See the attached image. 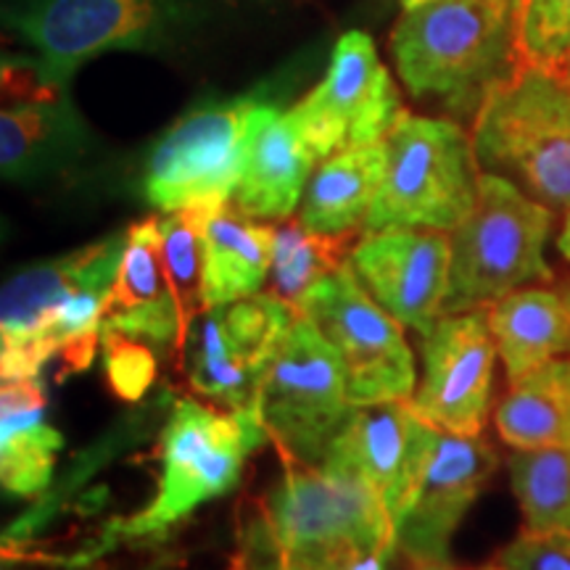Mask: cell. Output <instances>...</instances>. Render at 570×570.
Wrapping results in <instances>:
<instances>
[{"mask_svg": "<svg viewBox=\"0 0 570 570\" xmlns=\"http://www.w3.org/2000/svg\"><path fill=\"white\" fill-rule=\"evenodd\" d=\"M558 252L570 262V212H568L566 225H562V233H560V238H558Z\"/></svg>", "mask_w": 570, "mask_h": 570, "instance_id": "obj_35", "label": "cell"}, {"mask_svg": "<svg viewBox=\"0 0 570 570\" xmlns=\"http://www.w3.org/2000/svg\"><path fill=\"white\" fill-rule=\"evenodd\" d=\"M552 233V209L515 183L481 175L479 202L452 230V275L441 315L489 309L529 283H550L544 246Z\"/></svg>", "mask_w": 570, "mask_h": 570, "instance_id": "obj_4", "label": "cell"}, {"mask_svg": "<svg viewBox=\"0 0 570 570\" xmlns=\"http://www.w3.org/2000/svg\"><path fill=\"white\" fill-rule=\"evenodd\" d=\"M394 552L396 544H331L317 550L277 552V560L283 570H389Z\"/></svg>", "mask_w": 570, "mask_h": 570, "instance_id": "obj_31", "label": "cell"}, {"mask_svg": "<svg viewBox=\"0 0 570 570\" xmlns=\"http://www.w3.org/2000/svg\"><path fill=\"white\" fill-rule=\"evenodd\" d=\"M11 27L35 51L42 88H59L92 56L159 38L167 9L161 0H38Z\"/></svg>", "mask_w": 570, "mask_h": 570, "instance_id": "obj_13", "label": "cell"}, {"mask_svg": "<svg viewBox=\"0 0 570 570\" xmlns=\"http://www.w3.org/2000/svg\"><path fill=\"white\" fill-rule=\"evenodd\" d=\"M320 156L306 138L298 114L277 111L262 119L248 151L233 206L254 219H288L306 194Z\"/></svg>", "mask_w": 570, "mask_h": 570, "instance_id": "obj_18", "label": "cell"}, {"mask_svg": "<svg viewBox=\"0 0 570 570\" xmlns=\"http://www.w3.org/2000/svg\"><path fill=\"white\" fill-rule=\"evenodd\" d=\"M508 465L523 531L570 533V449H515Z\"/></svg>", "mask_w": 570, "mask_h": 570, "instance_id": "obj_26", "label": "cell"}, {"mask_svg": "<svg viewBox=\"0 0 570 570\" xmlns=\"http://www.w3.org/2000/svg\"><path fill=\"white\" fill-rule=\"evenodd\" d=\"M227 570H283V568H281V560H277L275 547L269 544L267 533L259 531V541L252 547H246V550L230 562V568Z\"/></svg>", "mask_w": 570, "mask_h": 570, "instance_id": "obj_33", "label": "cell"}, {"mask_svg": "<svg viewBox=\"0 0 570 570\" xmlns=\"http://www.w3.org/2000/svg\"><path fill=\"white\" fill-rule=\"evenodd\" d=\"M269 109L273 104L246 96L185 114L148 159V202L161 212L230 204Z\"/></svg>", "mask_w": 570, "mask_h": 570, "instance_id": "obj_8", "label": "cell"}, {"mask_svg": "<svg viewBox=\"0 0 570 570\" xmlns=\"http://www.w3.org/2000/svg\"><path fill=\"white\" fill-rule=\"evenodd\" d=\"M399 552V550H396ZM404 560V570H502L497 566H487V568H460V566H452L449 560H433V558H415V554H407V552H399Z\"/></svg>", "mask_w": 570, "mask_h": 570, "instance_id": "obj_34", "label": "cell"}, {"mask_svg": "<svg viewBox=\"0 0 570 570\" xmlns=\"http://www.w3.org/2000/svg\"><path fill=\"white\" fill-rule=\"evenodd\" d=\"M568 298H570V294H568Z\"/></svg>", "mask_w": 570, "mask_h": 570, "instance_id": "obj_38", "label": "cell"}, {"mask_svg": "<svg viewBox=\"0 0 570 570\" xmlns=\"http://www.w3.org/2000/svg\"><path fill=\"white\" fill-rule=\"evenodd\" d=\"M523 0H423L404 6L391 53L415 98H436L446 109L479 111L491 88L523 63Z\"/></svg>", "mask_w": 570, "mask_h": 570, "instance_id": "obj_2", "label": "cell"}, {"mask_svg": "<svg viewBox=\"0 0 570 570\" xmlns=\"http://www.w3.org/2000/svg\"><path fill=\"white\" fill-rule=\"evenodd\" d=\"M497 562L502 570H570V533L523 531Z\"/></svg>", "mask_w": 570, "mask_h": 570, "instance_id": "obj_32", "label": "cell"}, {"mask_svg": "<svg viewBox=\"0 0 570 570\" xmlns=\"http://www.w3.org/2000/svg\"><path fill=\"white\" fill-rule=\"evenodd\" d=\"M497 341L489 312L441 315L423 336L425 375L412 407L431 425L458 436H481L491 407Z\"/></svg>", "mask_w": 570, "mask_h": 570, "instance_id": "obj_14", "label": "cell"}, {"mask_svg": "<svg viewBox=\"0 0 570 570\" xmlns=\"http://www.w3.org/2000/svg\"><path fill=\"white\" fill-rule=\"evenodd\" d=\"M386 177L365 230L431 227L452 233L479 202L481 167L473 138L452 119L404 117L389 132Z\"/></svg>", "mask_w": 570, "mask_h": 570, "instance_id": "obj_5", "label": "cell"}, {"mask_svg": "<svg viewBox=\"0 0 570 570\" xmlns=\"http://www.w3.org/2000/svg\"><path fill=\"white\" fill-rule=\"evenodd\" d=\"M267 431L256 412H217L194 399L175 404L161 436V481L154 502L122 523L127 537H151L223 497L240 479Z\"/></svg>", "mask_w": 570, "mask_h": 570, "instance_id": "obj_6", "label": "cell"}, {"mask_svg": "<svg viewBox=\"0 0 570 570\" xmlns=\"http://www.w3.org/2000/svg\"><path fill=\"white\" fill-rule=\"evenodd\" d=\"M386 177V142L338 151L320 164L302 198L304 227L323 235L365 230L367 214Z\"/></svg>", "mask_w": 570, "mask_h": 570, "instance_id": "obj_23", "label": "cell"}, {"mask_svg": "<svg viewBox=\"0 0 570 570\" xmlns=\"http://www.w3.org/2000/svg\"><path fill=\"white\" fill-rule=\"evenodd\" d=\"M262 531L277 552L331 544H396V525L367 481L320 462H285L262 510Z\"/></svg>", "mask_w": 570, "mask_h": 570, "instance_id": "obj_10", "label": "cell"}, {"mask_svg": "<svg viewBox=\"0 0 570 570\" xmlns=\"http://www.w3.org/2000/svg\"><path fill=\"white\" fill-rule=\"evenodd\" d=\"M275 225L246 217L233 204L217 206L204 230V312L259 294L269 281Z\"/></svg>", "mask_w": 570, "mask_h": 570, "instance_id": "obj_20", "label": "cell"}, {"mask_svg": "<svg viewBox=\"0 0 570 570\" xmlns=\"http://www.w3.org/2000/svg\"><path fill=\"white\" fill-rule=\"evenodd\" d=\"M436 433L439 428L412 407V399L362 404L348 410L320 465L367 481L396 525L415 494Z\"/></svg>", "mask_w": 570, "mask_h": 570, "instance_id": "obj_15", "label": "cell"}, {"mask_svg": "<svg viewBox=\"0 0 570 570\" xmlns=\"http://www.w3.org/2000/svg\"><path fill=\"white\" fill-rule=\"evenodd\" d=\"M217 206H190V209L167 212L159 219L161 254L169 285H173L177 315H180V336H177V356L183 360L188 333L196 317L204 312L202 281H204V230L209 214Z\"/></svg>", "mask_w": 570, "mask_h": 570, "instance_id": "obj_27", "label": "cell"}, {"mask_svg": "<svg viewBox=\"0 0 570 570\" xmlns=\"http://www.w3.org/2000/svg\"><path fill=\"white\" fill-rule=\"evenodd\" d=\"M497 462V452L483 436H458L439 428L415 494L396 523V550L449 560V541L487 489Z\"/></svg>", "mask_w": 570, "mask_h": 570, "instance_id": "obj_17", "label": "cell"}, {"mask_svg": "<svg viewBox=\"0 0 570 570\" xmlns=\"http://www.w3.org/2000/svg\"><path fill=\"white\" fill-rule=\"evenodd\" d=\"M296 315L273 291L202 312L180 360L190 389L230 412H254L262 373Z\"/></svg>", "mask_w": 570, "mask_h": 570, "instance_id": "obj_11", "label": "cell"}, {"mask_svg": "<svg viewBox=\"0 0 570 570\" xmlns=\"http://www.w3.org/2000/svg\"><path fill=\"white\" fill-rule=\"evenodd\" d=\"M125 246L127 233L109 235L61 259L21 269L3 285V377H38L53 354H61V377L92 365Z\"/></svg>", "mask_w": 570, "mask_h": 570, "instance_id": "obj_1", "label": "cell"}, {"mask_svg": "<svg viewBox=\"0 0 570 570\" xmlns=\"http://www.w3.org/2000/svg\"><path fill=\"white\" fill-rule=\"evenodd\" d=\"M356 277L389 315L428 336L444 312L452 235L431 227L365 230L348 254Z\"/></svg>", "mask_w": 570, "mask_h": 570, "instance_id": "obj_16", "label": "cell"}, {"mask_svg": "<svg viewBox=\"0 0 570 570\" xmlns=\"http://www.w3.org/2000/svg\"><path fill=\"white\" fill-rule=\"evenodd\" d=\"M348 410L344 362L309 317L296 315L262 373L256 417L285 462H320Z\"/></svg>", "mask_w": 570, "mask_h": 570, "instance_id": "obj_7", "label": "cell"}, {"mask_svg": "<svg viewBox=\"0 0 570 570\" xmlns=\"http://www.w3.org/2000/svg\"><path fill=\"white\" fill-rule=\"evenodd\" d=\"M101 346L114 394L122 396L125 402H138L156 377L154 352L114 327H104Z\"/></svg>", "mask_w": 570, "mask_h": 570, "instance_id": "obj_30", "label": "cell"}, {"mask_svg": "<svg viewBox=\"0 0 570 570\" xmlns=\"http://www.w3.org/2000/svg\"><path fill=\"white\" fill-rule=\"evenodd\" d=\"M415 3H423V0H404V6H415Z\"/></svg>", "mask_w": 570, "mask_h": 570, "instance_id": "obj_37", "label": "cell"}, {"mask_svg": "<svg viewBox=\"0 0 570 570\" xmlns=\"http://www.w3.org/2000/svg\"><path fill=\"white\" fill-rule=\"evenodd\" d=\"M494 423L512 449H570V360L547 362L510 383Z\"/></svg>", "mask_w": 570, "mask_h": 570, "instance_id": "obj_24", "label": "cell"}, {"mask_svg": "<svg viewBox=\"0 0 570 570\" xmlns=\"http://www.w3.org/2000/svg\"><path fill=\"white\" fill-rule=\"evenodd\" d=\"M294 111L320 161L346 148L386 140L404 117L386 63L373 38L360 30L341 35L323 82Z\"/></svg>", "mask_w": 570, "mask_h": 570, "instance_id": "obj_12", "label": "cell"}, {"mask_svg": "<svg viewBox=\"0 0 570 570\" xmlns=\"http://www.w3.org/2000/svg\"><path fill=\"white\" fill-rule=\"evenodd\" d=\"M348 238L352 235L309 230L302 219H283L281 225H275L269 291L302 315L304 298L348 262L352 254Z\"/></svg>", "mask_w": 570, "mask_h": 570, "instance_id": "obj_25", "label": "cell"}, {"mask_svg": "<svg viewBox=\"0 0 570 570\" xmlns=\"http://www.w3.org/2000/svg\"><path fill=\"white\" fill-rule=\"evenodd\" d=\"M558 71H560V75H562V77H566V80L570 82V56H568V61H566V63H562V67H560Z\"/></svg>", "mask_w": 570, "mask_h": 570, "instance_id": "obj_36", "label": "cell"}, {"mask_svg": "<svg viewBox=\"0 0 570 570\" xmlns=\"http://www.w3.org/2000/svg\"><path fill=\"white\" fill-rule=\"evenodd\" d=\"M59 431L46 417L38 377H3L0 389V481L9 494L35 497L53 479Z\"/></svg>", "mask_w": 570, "mask_h": 570, "instance_id": "obj_21", "label": "cell"}, {"mask_svg": "<svg viewBox=\"0 0 570 570\" xmlns=\"http://www.w3.org/2000/svg\"><path fill=\"white\" fill-rule=\"evenodd\" d=\"M481 173L508 177L552 212H570V82L523 61L473 117Z\"/></svg>", "mask_w": 570, "mask_h": 570, "instance_id": "obj_3", "label": "cell"}, {"mask_svg": "<svg viewBox=\"0 0 570 570\" xmlns=\"http://www.w3.org/2000/svg\"><path fill=\"white\" fill-rule=\"evenodd\" d=\"M104 327L156 346L177 344L180 315L161 254L159 219H142L127 230V246L114 283Z\"/></svg>", "mask_w": 570, "mask_h": 570, "instance_id": "obj_19", "label": "cell"}, {"mask_svg": "<svg viewBox=\"0 0 570 570\" xmlns=\"http://www.w3.org/2000/svg\"><path fill=\"white\" fill-rule=\"evenodd\" d=\"M487 312L510 383L570 352V298L558 291H512Z\"/></svg>", "mask_w": 570, "mask_h": 570, "instance_id": "obj_22", "label": "cell"}, {"mask_svg": "<svg viewBox=\"0 0 570 570\" xmlns=\"http://www.w3.org/2000/svg\"><path fill=\"white\" fill-rule=\"evenodd\" d=\"M302 315L320 327L344 362L352 407L410 402L417 373L402 323L370 296L352 262L304 298Z\"/></svg>", "mask_w": 570, "mask_h": 570, "instance_id": "obj_9", "label": "cell"}, {"mask_svg": "<svg viewBox=\"0 0 570 570\" xmlns=\"http://www.w3.org/2000/svg\"><path fill=\"white\" fill-rule=\"evenodd\" d=\"M523 61L560 69L570 56V0H523L520 13Z\"/></svg>", "mask_w": 570, "mask_h": 570, "instance_id": "obj_29", "label": "cell"}, {"mask_svg": "<svg viewBox=\"0 0 570 570\" xmlns=\"http://www.w3.org/2000/svg\"><path fill=\"white\" fill-rule=\"evenodd\" d=\"M71 125L69 111L53 98V88H40L30 101L6 106L0 114V167L6 177H19L51 151L61 130Z\"/></svg>", "mask_w": 570, "mask_h": 570, "instance_id": "obj_28", "label": "cell"}]
</instances>
